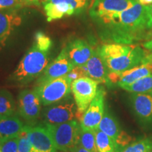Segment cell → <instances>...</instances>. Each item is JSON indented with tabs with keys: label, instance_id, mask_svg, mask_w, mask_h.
Returning a JSON list of instances; mask_svg holds the SVG:
<instances>
[{
	"label": "cell",
	"instance_id": "ba28073f",
	"mask_svg": "<svg viewBox=\"0 0 152 152\" xmlns=\"http://www.w3.org/2000/svg\"><path fill=\"white\" fill-rule=\"evenodd\" d=\"M106 92L103 87L98 88L96 96L80 119L82 130L96 131L103 118L105 108Z\"/></svg>",
	"mask_w": 152,
	"mask_h": 152
},
{
	"label": "cell",
	"instance_id": "277c9868",
	"mask_svg": "<svg viewBox=\"0 0 152 152\" xmlns=\"http://www.w3.org/2000/svg\"><path fill=\"white\" fill-rule=\"evenodd\" d=\"M56 149L73 152L80 143V125L75 120L57 125L45 124Z\"/></svg>",
	"mask_w": 152,
	"mask_h": 152
},
{
	"label": "cell",
	"instance_id": "3957f363",
	"mask_svg": "<svg viewBox=\"0 0 152 152\" xmlns=\"http://www.w3.org/2000/svg\"><path fill=\"white\" fill-rule=\"evenodd\" d=\"M49 52L33 42L11 75V80L26 84L40 75L49 65Z\"/></svg>",
	"mask_w": 152,
	"mask_h": 152
},
{
	"label": "cell",
	"instance_id": "ffe728a7",
	"mask_svg": "<svg viewBox=\"0 0 152 152\" xmlns=\"http://www.w3.org/2000/svg\"><path fill=\"white\" fill-rule=\"evenodd\" d=\"M98 130L107 134L109 137H111L113 140L114 142L122 131L120 128L118 121L113 115L108 112L104 113L103 118L101 121L99 125Z\"/></svg>",
	"mask_w": 152,
	"mask_h": 152
},
{
	"label": "cell",
	"instance_id": "5b68a950",
	"mask_svg": "<svg viewBox=\"0 0 152 152\" xmlns=\"http://www.w3.org/2000/svg\"><path fill=\"white\" fill-rule=\"evenodd\" d=\"M72 81L67 75L37 84L35 87L42 105L47 106L64 99L71 92Z\"/></svg>",
	"mask_w": 152,
	"mask_h": 152
},
{
	"label": "cell",
	"instance_id": "e575fe53",
	"mask_svg": "<svg viewBox=\"0 0 152 152\" xmlns=\"http://www.w3.org/2000/svg\"><path fill=\"white\" fill-rule=\"evenodd\" d=\"M20 4H22V6L24 5H27V3H26V0H17Z\"/></svg>",
	"mask_w": 152,
	"mask_h": 152
},
{
	"label": "cell",
	"instance_id": "8992f818",
	"mask_svg": "<svg viewBox=\"0 0 152 152\" xmlns=\"http://www.w3.org/2000/svg\"><path fill=\"white\" fill-rule=\"evenodd\" d=\"M99 83L89 77H83L72 82L71 92L77 106V118H81L98 90Z\"/></svg>",
	"mask_w": 152,
	"mask_h": 152
},
{
	"label": "cell",
	"instance_id": "f35d334b",
	"mask_svg": "<svg viewBox=\"0 0 152 152\" xmlns=\"http://www.w3.org/2000/svg\"><path fill=\"white\" fill-rule=\"evenodd\" d=\"M0 141H1V140H0Z\"/></svg>",
	"mask_w": 152,
	"mask_h": 152
},
{
	"label": "cell",
	"instance_id": "cb8c5ba5",
	"mask_svg": "<svg viewBox=\"0 0 152 152\" xmlns=\"http://www.w3.org/2000/svg\"><path fill=\"white\" fill-rule=\"evenodd\" d=\"M79 145L92 152H98L94 131L84 130L80 129Z\"/></svg>",
	"mask_w": 152,
	"mask_h": 152
},
{
	"label": "cell",
	"instance_id": "52a82bcc",
	"mask_svg": "<svg viewBox=\"0 0 152 152\" xmlns=\"http://www.w3.org/2000/svg\"><path fill=\"white\" fill-rule=\"evenodd\" d=\"M88 1L89 0H48L44 5L47 20L52 22L78 14L86 8Z\"/></svg>",
	"mask_w": 152,
	"mask_h": 152
},
{
	"label": "cell",
	"instance_id": "8fae6325",
	"mask_svg": "<svg viewBox=\"0 0 152 152\" xmlns=\"http://www.w3.org/2000/svg\"><path fill=\"white\" fill-rule=\"evenodd\" d=\"M137 3L135 0H94L90 9L93 18L99 20L131 8Z\"/></svg>",
	"mask_w": 152,
	"mask_h": 152
},
{
	"label": "cell",
	"instance_id": "f546056e",
	"mask_svg": "<svg viewBox=\"0 0 152 152\" xmlns=\"http://www.w3.org/2000/svg\"><path fill=\"white\" fill-rule=\"evenodd\" d=\"M147 7L148 18H149V22H148V26L149 29L152 28V4L146 6Z\"/></svg>",
	"mask_w": 152,
	"mask_h": 152
},
{
	"label": "cell",
	"instance_id": "603a6c76",
	"mask_svg": "<svg viewBox=\"0 0 152 152\" xmlns=\"http://www.w3.org/2000/svg\"><path fill=\"white\" fill-rule=\"evenodd\" d=\"M98 152H116L115 142L107 134L99 130L95 131Z\"/></svg>",
	"mask_w": 152,
	"mask_h": 152
},
{
	"label": "cell",
	"instance_id": "7a4b0ae2",
	"mask_svg": "<svg viewBox=\"0 0 152 152\" xmlns=\"http://www.w3.org/2000/svg\"><path fill=\"white\" fill-rule=\"evenodd\" d=\"M99 52L109 73H122L152 60V55L134 44H105Z\"/></svg>",
	"mask_w": 152,
	"mask_h": 152
},
{
	"label": "cell",
	"instance_id": "74e56055",
	"mask_svg": "<svg viewBox=\"0 0 152 152\" xmlns=\"http://www.w3.org/2000/svg\"><path fill=\"white\" fill-rule=\"evenodd\" d=\"M150 152H152V149L151 150V151H150Z\"/></svg>",
	"mask_w": 152,
	"mask_h": 152
},
{
	"label": "cell",
	"instance_id": "30bf717a",
	"mask_svg": "<svg viewBox=\"0 0 152 152\" xmlns=\"http://www.w3.org/2000/svg\"><path fill=\"white\" fill-rule=\"evenodd\" d=\"M40 99L35 90H25L18 96V111L19 115L28 122L35 121L41 112Z\"/></svg>",
	"mask_w": 152,
	"mask_h": 152
},
{
	"label": "cell",
	"instance_id": "83f0119b",
	"mask_svg": "<svg viewBox=\"0 0 152 152\" xmlns=\"http://www.w3.org/2000/svg\"><path fill=\"white\" fill-rule=\"evenodd\" d=\"M68 77L73 82L75 80L80 78L83 77H87L86 72L84 67L83 66H75L71 71L67 75Z\"/></svg>",
	"mask_w": 152,
	"mask_h": 152
},
{
	"label": "cell",
	"instance_id": "7402d4cb",
	"mask_svg": "<svg viewBox=\"0 0 152 152\" xmlns=\"http://www.w3.org/2000/svg\"><path fill=\"white\" fill-rule=\"evenodd\" d=\"M16 105L12 95L7 90H0V114L4 116L14 115Z\"/></svg>",
	"mask_w": 152,
	"mask_h": 152
},
{
	"label": "cell",
	"instance_id": "6da1fadb",
	"mask_svg": "<svg viewBox=\"0 0 152 152\" xmlns=\"http://www.w3.org/2000/svg\"><path fill=\"white\" fill-rule=\"evenodd\" d=\"M105 28L106 36L114 43L133 44L145 37L149 30L146 6L137 2L121 12L99 20Z\"/></svg>",
	"mask_w": 152,
	"mask_h": 152
},
{
	"label": "cell",
	"instance_id": "4dcf8cb0",
	"mask_svg": "<svg viewBox=\"0 0 152 152\" xmlns=\"http://www.w3.org/2000/svg\"><path fill=\"white\" fill-rule=\"evenodd\" d=\"M137 2L144 6H149L152 4V0H135Z\"/></svg>",
	"mask_w": 152,
	"mask_h": 152
},
{
	"label": "cell",
	"instance_id": "ac0fdd59",
	"mask_svg": "<svg viewBox=\"0 0 152 152\" xmlns=\"http://www.w3.org/2000/svg\"><path fill=\"white\" fill-rule=\"evenodd\" d=\"M131 102L133 110L139 118L145 123L152 122V92L133 93Z\"/></svg>",
	"mask_w": 152,
	"mask_h": 152
},
{
	"label": "cell",
	"instance_id": "2e32d148",
	"mask_svg": "<svg viewBox=\"0 0 152 152\" xmlns=\"http://www.w3.org/2000/svg\"><path fill=\"white\" fill-rule=\"evenodd\" d=\"M74 66H84L92 56L94 49L84 39H76L64 47Z\"/></svg>",
	"mask_w": 152,
	"mask_h": 152
},
{
	"label": "cell",
	"instance_id": "484cf974",
	"mask_svg": "<svg viewBox=\"0 0 152 152\" xmlns=\"http://www.w3.org/2000/svg\"><path fill=\"white\" fill-rule=\"evenodd\" d=\"M32 145L28 137L27 129L24 126L22 132L18 136V152H31Z\"/></svg>",
	"mask_w": 152,
	"mask_h": 152
},
{
	"label": "cell",
	"instance_id": "e0dca14e",
	"mask_svg": "<svg viewBox=\"0 0 152 152\" xmlns=\"http://www.w3.org/2000/svg\"><path fill=\"white\" fill-rule=\"evenodd\" d=\"M83 67L87 77H90L98 83L111 84L109 79V71L100 55L99 48L94 49L92 56Z\"/></svg>",
	"mask_w": 152,
	"mask_h": 152
},
{
	"label": "cell",
	"instance_id": "d4e9b609",
	"mask_svg": "<svg viewBox=\"0 0 152 152\" xmlns=\"http://www.w3.org/2000/svg\"><path fill=\"white\" fill-rule=\"evenodd\" d=\"M152 149V141L149 139H142L123 148L119 152H150Z\"/></svg>",
	"mask_w": 152,
	"mask_h": 152
},
{
	"label": "cell",
	"instance_id": "836d02e7",
	"mask_svg": "<svg viewBox=\"0 0 152 152\" xmlns=\"http://www.w3.org/2000/svg\"><path fill=\"white\" fill-rule=\"evenodd\" d=\"M144 39H148V40L152 39V28H151V29H149V30H148L147 33H146V35H145V37H144Z\"/></svg>",
	"mask_w": 152,
	"mask_h": 152
},
{
	"label": "cell",
	"instance_id": "5bb4252c",
	"mask_svg": "<svg viewBox=\"0 0 152 152\" xmlns=\"http://www.w3.org/2000/svg\"><path fill=\"white\" fill-rule=\"evenodd\" d=\"M32 145L31 152H54L56 149L49 131L45 127L26 125Z\"/></svg>",
	"mask_w": 152,
	"mask_h": 152
},
{
	"label": "cell",
	"instance_id": "8d00e7d4",
	"mask_svg": "<svg viewBox=\"0 0 152 152\" xmlns=\"http://www.w3.org/2000/svg\"><path fill=\"white\" fill-rule=\"evenodd\" d=\"M4 117V115H1V114H0V120L2 119Z\"/></svg>",
	"mask_w": 152,
	"mask_h": 152
},
{
	"label": "cell",
	"instance_id": "7c38bea8",
	"mask_svg": "<svg viewBox=\"0 0 152 152\" xmlns=\"http://www.w3.org/2000/svg\"><path fill=\"white\" fill-rule=\"evenodd\" d=\"M152 74V60L130 68L120 73H109L111 83L123 87L132 84L138 80Z\"/></svg>",
	"mask_w": 152,
	"mask_h": 152
},
{
	"label": "cell",
	"instance_id": "9a60e30c",
	"mask_svg": "<svg viewBox=\"0 0 152 152\" xmlns=\"http://www.w3.org/2000/svg\"><path fill=\"white\" fill-rule=\"evenodd\" d=\"M22 21V16L16 9L0 11V52L6 47L11 34L21 25Z\"/></svg>",
	"mask_w": 152,
	"mask_h": 152
},
{
	"label": "cell",
	"instance_id": "f1b7e54d",
	"mask_svg": "<svg viewBox=\"0 0 152 152\" xmlns=\"http://www.w3.org/2000/svg\"><path fill=\"white\" fill-rule=\"evenodd\" d=\"M23 7L17 0H0V11L16 9Z\"/></svg>",
	"mask_w": 152,
	"mask_h": 152
},
{
	"label": "cell",
	"instance_id": "4fadbf2b",
	"mask_svg": "<svg viewBox=\"0 0 152 152\" xmlns=\"http://www.w3.org/2000/svg\"><path fill=\"white\" fill-rule=\"evenodd\" d=\"M74 67L75 66L68 58L65 48H64L58 56L47 66L37 84L67 75Z\"/></svg>",
	"mask_w": 152,
	"mask_h": 152
},
{
	"label": "cell",
	"instance_id": "44dd1931",
	"mask_svg": "<svg viewBox=\"0 0 152 152\" xmlns=\"http://www.w3.org/2000/svg\"><path fill=\"white\" fill-rule=\"evenodd\" d=\"M121 88L127 92L132 93H151L152 92V74L138 80L132 84Z\"/></svg>",
	"mask_w": 152,
	"mask_h": 152
},
{
	"label": "cell",
	"instance_id": "d6a6232c",
	"mask_svg": "<svg viewBox=\"0 0 152 152\" xmlns=\"http://www.w3.org/2000/svg\"><path fill=\"white\" fill-rule=\"evenodd\" d=\"M73 152H92V151H89V150L85 149V148L81 147L80 145H78L77 147L75 148V150H74Z\"/></svg>",
	"mask_w": 152,
	"mask_h": 152
},
{
	"label": "cell",
	"instance_id": "4316f807",
	"mask_svg": "<svg viewBox=\"0 0 152 152\" xmlns=\"http://www.w3.org/2000/svg\"><path fill=\"white\" fill-rule=\"evenodd\" d=\"M18 137L8 140H1V152H18Z\"/></svg>",
	"mask_w": 152,
	"mask_h": 152
},
{
	"label": "cell",
	"instance_id": "d6986e66",
	"mask_svg": "<svg viewBox=\"0 0 152 152\" xmlns=\"http://www.w3.org/2000/svg\"><path fill=\"white\" fill-rule=\"evenodd\" d=\"M23 128V123L17 116H4L0 120V140L18 137Z\"/></svg>",
	"mask_w": 152,
	"mask_h": 152
},
{
	"label": "cell",
	"instance_id": "9c48e42d",
	"mask_svg": "<svg viewBox=\"0 0 152 152\" xmlns=\"http://www.w3.org/2000/svg\"><path fill=\"white\" fill-rule=\"evenodd\" d=\"M77 106L75 102L69 99L63 101L54 105L45 108L43 118L45 124L57 125L74 121L77 118Z\"/></svg>",
	"mask_w": 152,
	"mask_h": 152
},
{
	"label": "cell",
	"instance_id": "d590c367",
	"mask_svg": "<svg viewBox=\"0 0 152 152\" xmlns=\"http://www.w3.org/2000/svg\"><path fill=\"white\" fill-rule=\"evenodd\" d=\"M54 152H67V151H61V150H58V149H56V151H55Z\"/></svg>",
	"mask_w": 152,
	"mask_h": 152
},
{
	"label": "cell",
	"instance_id": "1f68e13d",
	"mask_svg": "<svg viewBox=\"0 0 152 152\" xmlns=\"http://www.w3.org/2000/svg\"><path fill=\"white\" fill-rule=\"evenodd\" d=\"M143 46L146 49H148V50L152 52V39L146 42L144 44Z\"/></svg>",
	"mask_w": 152,
	"mask_h": 152
}]
</instances>
